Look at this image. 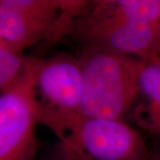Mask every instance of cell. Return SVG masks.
<instances>
[{"mask_svg":"<svg viewBox=\"0 0 160 160\" xmlns=\"http://www.w3.org/2000/svg\"><path fill=\"white\" fill-rule=\"evenodd\" d=\"M78 59L83 117L120 120L139 96L142 60L96 46H82Z\"/></svg>","mask_w":160,"mask_h":160,"instance_id":"1","label":"cell"},{"mask_svg":"<svg viewBox=\"0 0 160 160\" xmlns=\"http://www.w3.org/2000/svg\"><path fill=\"white\" fill-rule=\"evenodd\" d=\"M31 69L38 124L62 141L84 118L78 59L65 52L46 59L31 57Z\"/></svg>","mask_w":160,"mask_h":160,"instance_id":"2","label":"cell"},{"mask_svg":"<svg viewBox=\"0 0 160 160\" xmlns=\"http://www.w3.org/2000/svg\"><path fill=\"white\" fill-rule=\"evenodd\" d=\"M89 1L0 0V43L12 52H23L43 40L56 42Z\"/></svg>","mask_w":160,"mask_h":160,"instance_id":"3","label":"cell"},{"mask_svg":"<svg viewBox=\"0 0 160 160\" xmlns=\"http://www.w3.org/2000/svg\"><path fill=\"white\" fill-rule=\"evenodd\" d=\"M142 133L121 119L83 118L59 141L52 160H149Z\"/></svg>","mask_w":160,"mask_h":160,"instance_id":"4","label":"cell"},{"mask_svg":"<svg viewBox=\"0 0 160 160\" xmlns=\"http://www.w3.org/2000/svg\"><path fill=\"white\" fill-rule=\"evenodd\" d=\"M38 124L31 57H27L22 72L0 92V160L34 159Z\"/></svg>","mask_w":160,"mask_h":160,"instance_id":"5","label":"cell"},{"mask_svg":"<svg viewBox=\"0 0 160 160\" xmlns=\"http://www.w3.org/2000/svg\"><path fill=\"white\" fill-rule=\"evenodd\" d=\"M82 12L67 32L81 46L102 47L142 60L160 56V22L100 21Z\"/></svg>","mask_w":160,"mask_h":160,"instance_id":"6","label":"cell"},{"mask_svg":"<svg viewBox=\"0 0 160 160\" xmlns=\"http://www.w3.org/2000/svg\"><path fill=\"white\" fill-rule=\"evenodd\" d=\"M82 13L100 21L160 22L159 0L89 1Z\"/></svg>","mask_w":160,"mask_h":160,"instance_id":"7","label":"cell"},{"mask_svg":"<svg viewBox=\"0 0 160 160\" xmlns=\"http://www.w3.org/2000/svg\"><path fill=\"white\" fill-rule=\"evenodd\" d=\"M139 95L145 102L141 126L154 135L160 144V56L142 60Z\"/></svg>","mask_w":160,"mask_h":160,"instance_id":"8","label":"cell"},{"mask_svg":"<svg viewBox=\"0 0 160 160\" xmlns=\"http://www.w3.org/2000/svg\"><path fill=\"white\" fill-rule=\"evenodd\" d=\"M27 56L17 54L0 43V92L22 72Z\"/></svg>","mask_w":160,"mask_h":160,"instance_id":"9","label":"cell"},{"mask_svg":"<svg viewBox=\"0 0 160 160\" xmlns=\"http://www.w3.org/2000/svg\"><path fill=\"white\" fill-rule=\"evenodd\" d=\"M151 158H153L155 159L160 160V144L158 146V149L154 151V152H151Z\"/></svg>","mask_w":160,"mask_h":160,"instance_id":"10","label":"cell"},{"mask_svg":"<svg viewBox=\"0 0 160 160\" xmlns=\"http://www.w3.org/2000/svg\"><path fill=\"white\" fill-rule=\"evenodd\" d=\"M149 160H158V159H155V158H150V159Z\"/></svg>","mask_w":160,"mask_h":160,"instance_id":"11","label":"cell"},{"mask_svg":"<svg viewBox=\"0 0 160 160\" xmlns=\"http://www.w3.org/2000/svg\"><path fill=\"white\" fill-rule=\"evenodd\" d=\"M159 5H160V0H159Z\"/></svg>","mask_w":160,"mask_h":160,"instance_id":"12","label":"cell"}]
</instances>
